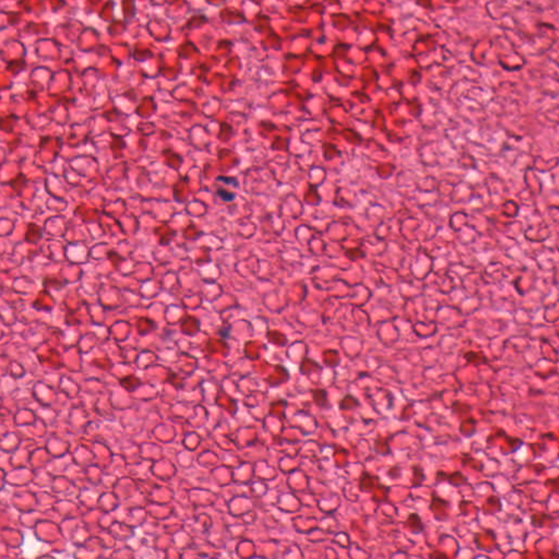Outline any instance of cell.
I'll return each instance as SVG.
<instances>
[{
    "mask_svg": "<svg viewBox=\"0 0 559 559\" xmlns=\"http://www.w3.org/2000/svg\"><path fill=\"white\" fill-rule=\"evenodd\" d=\"M110 138H112V141H110L109 143V149L113 153V157L114 158H120L124 155V150L127 147V142L125 138L122 136H119V134H116V133H110Z\"/></svg>",
    "mask_w": 559,
    "mask_h": 559,
    "instance_id": "11",
    "label": "cell"
},
{
    "mask_svg": "<svg viewBox=\"0 0 559 559\" xmlns=\"http://www.w3.org/2000/svg\"><path fill=\"white\" fill-rule=\"evenodd\" d=\"M216 180L219 182H223L225 185H229L232 186L234 188H238L239 187V181L236 177H232V176H218L216 178Z\"/></svg>",
    "mask_w": 559,
    "mask_h": 559,
    "instance_id": "23",
    "label": "cell"
},
{
    "mask_svg": "<svg viewBox=\"0 0 559 559\" xmlns=\"http://www.w3.org/2000/svg\"><path fill=\"white\" fill-rule=\"evenodd\" d=\"M463 358L466 366L480 367L489 363L488 357L483 351H468L463 354Z\"/></svg>",
    "mask_w": 559,
    "mask_h": 559,
    "instance_id": "10",
    "label": "cell"
},
{
    "mask_svg": "<svg viewBox=\"0 0 559 559\" xmlns=\"http://www.w3.org/2000/svg\"><path fill=\"white\" fill-rule=\"evenodd\" d=\"M337 408L342 412H347V411H355L361 408V403L357 397L351 395V393H347L337 403Z\"/></svg>",
    "mask_w": 559,
    "mask_h": 559,
    "instance_id": "14",
    "label": "cell"
},
{
    "mask_svg": "<svg viewBox=\"0 0 559 559\" xmlns=\"http://www.w3.org/2000/svg\"><path fill=\"white\" fill-rule=\"evenodd\" d=\"M323 353L327 354L328 357H329V359L328 358L323 359V364L325 366H328L330 368H334V367H337L341 364L340 354H339V352L335 351V349H325V351H323ZM322 357H327V356L322 355Z\"/></svg>",
    "mask_w": 559,
    "mask_h": 559,
    "instance_id": "17",
    "label": "cell"
},
{
    "mask_svg": "<svg viewBox=\"0 0 559 559\" xmlns=\"http://www.w3.org/2000/svg\"><path fill=\"white\" fill-rule=\"evenodd\" d=\"M435 482L436 484H442L447 483L452 487H463L466 485H470L469 478L464 475L461 471H454L451 473H448L444 470H437L435 473Z\"/></svg>",
    "mask_w": 559,
    "mask_h": 559,
    "instance_id": "2",
    "label": "cell"
},
{
    "mask_svg": "<svg viewBox=\"0 0 559 559\" xmlns=\"http://www.w3.org/2000/svg\"><path fill=\"white\" fill-rule=\"evenodd\" d=\"M106 257H107L108 261L112 263V267L116 270V271H118L120 266H121V263L127 260L124 256H121L116 250H108L106 253Z\"/></svg>",
    "mask_w": 559,
    "mask_h": 559,
    "instance_id": "20",
    "label": "cell"
},
{
    "mask_svg": "<svg viewBox=\"0 0 559 559\" xmlns=\"http://www.w3.org/2000/svg\"><path fill=\"white\" fill-rule=\"evenodd\" d=\"M312 402L316 405V408L321 411H328L332 409V404L329 400V392L324 388H314L309 390Z\"/></svg>",
    "mask_w": 559,
    "mask_h": 559,
    "instance_id": "7",
    "label": "cell"
},
{
    "mask_svg": "<svg viewBox=\"0 0 559 559\" xmlns=\"http://www.w3.org/2000/svg\"><path fill=\"white\" fill-rule=\"evenodd\" d=\"M383 484L382 478L376 474H371L367 470L361 471L358 477V490L360 493L371 494Z\"/></svg>",
    "mask_w": 559,
    "mask_h": 559,
    "instance_id": "3",
    "label": "cell"
},
{
    "mask_svg": "<svg viewBox=\"0 0 559 559\" xmlns=\"http://www.w3.org/2000/svg\"><path fill=\"white\" fill-rule=\"evenodd\" d=\"M428 557L431 558V559H440V558H445V559H447V558H448V555L446 554V552H442V551H440V550L436 549V550H433L432 552H429Z\"/></svg>",
    "mask_w": 559,
    "mask_h": 559,
    "instance_id": "24",
    "label": "cell"
},
{
    "mask_svg": "<svg viewBox=\"0 0 559 559\" xmlns=\"http://www.w3.org/2000/svg\"><path fill=\"white\" fill-rule=\"evenodd\" d=\"M403 526L404 529H407L411 534H414V535H420L426 529L422 517L416 511L410 512L408 514L407 519L403 522Z\"/></svg>",
    "mask_w": 559,
    "mask_h": 559,
    "instance_id": "4",
    "label": "cell"
},
{
    "mask_svg": "<svg viewBox=\"0 0 559 559\" xmlns=\"http://www.w3.org/2000/svg\"><path fill=\"white\" fill-rule=\"evenodd\" d=\"M68 285V280H66L64 278H51V276H46L43 280V286L44 287H49V288H54V290H61V288L66 287Z\"/></svg>",
    "mask_w": 559,
    "mask_h": 559,
    "instance_id": "18",
    "label": "cell"
},
{
    "mask_svg": "<svg viewBox=\"0 0 559 559\" xmlns=\"http://www.w3.org/2000/svg\"><path fill=\"white\" fill-rule=\"evenodd\" d=\"M8 185L18 195V197H21L28 186V177L20 171L8 181Z\"/></svg>",
    "mask_w": 559,
    "mask_h": 559,
    "instance_id": "15",
    "label": "cell"
},
{
    "mask_svg": "<svg viewBox=\"0 0 559 559\" xmlns=\"http://www.w3.org/2000/svg\"><path fill=\"white\" fill-rule=\"evenodd\" d=\"M42 238H43L42 227L32 223V222L28 223L27 233H26V236H24V241H26L29 244H38Z\"/></svg>",
    "mask_w": 559,
    "mask_h": 559,
    "instance_id": "16",
    "label": "cell"
},
{
    "mask_svg": "<svg viewBox=\"0 0 559 559\" xmlns=\"http://www.w3.org/2000/svg\"><path fill=\"white\" fill-rule=\"evenodd\" d=\"M324 369L323 365H321L319 361L315 360L314 358L308 357V356H304L298 367V371L302 376L309 377L312 374L321 375Z\"/></svg>",
    "mask_w": 559,
    "mask_h": 559,
    "instance_id": "6",
    "label": "cell"
},
{
    "mask_svg": "<svg viewBox=\"0 0 559 559\" xmlns=\"http://www.w3.org/2000/svg\"><path fill=\"white\" fill-rule=\"evenodd\" d=\"M386 475L391 481H400L401 478L403 477V469L398 464L392 465V466H390L388 470H387Z\"/></svg>",
    "mask_w": 559,
    "mask_h": 559,
    "instance_id": "21",
    "label": "cell"
},
{
    "mask_svg": "<svg viewBox=\"0 0 559 559\" xmlns=\"http://www.w3.org/2000/svg\"><path fill=\"white\" fill-rule=\"evenodd\" d=\"M230 331H231V325H229V327H222V328H220V329H219L218 334H219L221 337H223V339H229V337H230Z\"/></svg>",
    "mask_w": 559,
    "mask_h": 559,
    "instance_id": "25",
    "label": "cell"
},
{
    "mask_svg": "<svg viewBox=\"0 0 559 559\" xmlns=\"http://www.w3.org/2000/svg\"><path fill=\"white\" fill-rule=\"evenodd\" d=\"M428 509L433 514V518L437 522H446L450 519L451 502L442 498L437 491H432Z\"/></svg>",
    "mask_w": 559,
    "mask_h": 559,
    "instance_id": "1",
    "label": "cell"
},
{
    "mask_svg": "<svg viewBox=\"0 0 559 559\" xmlns=\"http://www.w3.org/2000/svg\"><path fill=\"white\" fill-rule=\"evenodd\" d=\"M554 519L555 518L552 517V515H549L547 513L537 512V513H534V514L531 515L530 523L533 527H543L545 525L546 521H550V520H554Z\"/></svg>",
    "mask_w": 559,
    "mask_h": 559,
    "instance_id": "19",
    "label": "cell"
},
{
    "mask_svg": "<svg viewBox=\"0 0 559 559\" xmlns=\"http://www.w3.org/2000/svg\"><path fill=\"white\" fill-rule=\"evenodd\" d=\"M153 234L157 238V244L159 246H168L173 238L177 235V232L171 229L167 224H163L161 226H156L153 230Z\"/></svg>",
    "mask_w": 559,
    "mask_h": 559,
    "instance_id": "8",
    "label": "cell"
},
{
    "mask_svg": "<svg viewBox=\"0 0 559 559\" xmlns=\"http://www.w3.org/2000/svg\"><path fill=\"white\" fill-rule=\"evenodd\" d=\"M374 451L378 456L388 457L392 456V449L389 445V437H384L383 435H377L376 439L374 441Z\"/></svg>",
    "mask_w": 559,
    "mask_h": 559,
    "instance_id": "13",
    "label": "cell"
},
{
    "mask_svg": "<svg viewBox=\"0 0 559 559\" xmlns=\"http://www.w3.org/2000/svg\"><path fill=\"white\" fill-rule=\"evenodd\" d=\"M411 471H412V476H411V487L412 488H420L422 487L424 483L427 481V476L425 470H424L421 464H413L411 466Z\"/></svg>",
    "mask_w": 559,
    "mask_h": 559,
    "instance_id": "12",
    "label": "cell"
},
{
    "mask_svg": "<svg viewBox=\"0 0 559 559\" xmlns=\"http://www.w3.org/2000/svg\"><path fill=\"white\" fill-rule=\"evenodd\" d=\"M217 196L222 201L227 202V204H230V202H233L236 199V194L235 193L231 192V190H227L223 187H218Z\"/></svg>",
    "mask_w": 559,
    "mask_h": 559,
    "instance_id": "22",
    "label": "cell"
},
{
    "mask_svg": "<svg viewBox=\"0 0 559 559\" xmlns=\"http://www.w3.org/2000/svg\"><path fill=\"white\" fill-rule=\"evenodd\" d=\"M161 155L164 157V164L166 165L168 168H171L174 170H179V168L182 166L183 157L180 154L176 153L173 149H170V147L163 149L161 152Z\"/></svg>",
    "mask_w": 559,
    "mask_h": 559,
    "instance_id": "9",
    "label": "cell"
},
{
    "mask_svg": "<svg viewBox=\"0 0 559 559\" xmlns=\"http://www.w3.org/2000/svg\"><path fill=\"white\" fill-rule=\"evenodd\" d=\"M274 374L276 375V377H274L273 375H270V377L266 379V383H268L270 388H278V387H281L282 385L286 384L288 380L291 379L290 371H288L287 368L283 365H280V364L275 365Z\"/></svg>",
    "mask_w": 559,
    "mask_h": 559,
    "instance_id": "5",
    "label": "cell"
}]
</instances>
